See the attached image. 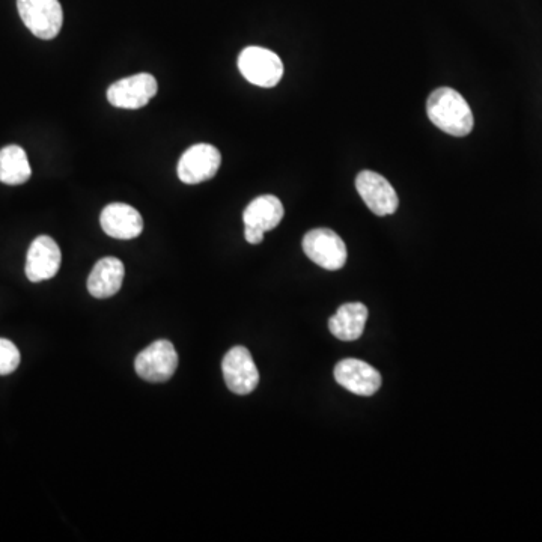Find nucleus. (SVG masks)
<instances>
[{
    "label": "nucleus",
    "mask_w": 542,
    "mask_h": 542,
    "mask_svg": "<svg viewBox=\"0 0 542 542\" xmlns=\"http://www.w3.org/2000/svg\"><path fill=\"white\" fill-rule=\"evenodd\" d=\"M427 113L430 121L440 130L457 138H464L472 133V109L460 92L452 88H439L431 92L427 101Z\"/></svg>",
    "instance_id": "1"
},
{
    "label": "nucleus",
    "mask_w": 542,
    "mask_h": 542,
    "mask_svg": "<svg viewBox=\"0 0 542 542\" xmlns=\"http://www.w3.org/2000/svg\"><path fill=\"white\" fill-rule=\"evenodd\" d=\"M238 70L247 82L261 88H273L284 76L281 58L264 47H246L238 56Z\"/></svg>",
    "instance_id": "2"
},
{
    "label": "nucleus",
    "mask_w": 542,
    "mask_h": 542,
    "mask_svg": "<svg viewBox=\"0 0 542 542\" xmlns=\"http://www.w3.org/2000/svg\"><path fill=\"white\" fill-rule=\"evenodd\" d=\"M17 10L26 28L40 40H53L61 32L64 11L59 0H17Z\"/></svg>",
    "instance_id": "3"
},
{
    "label": "nucleus",
    "mask_w": 542,
    "mask_h": 542,
    "mask_svg": "<svg viewBox=\"0 0 542 542\" xmlns=\"http://www.w3.org/2000/svg\"><path fill=\"white\" fill-rule=\"evenodd\" d=\"M178 368V353L172 342L156 341L138 354L134 369L139 377L150 383H166Z\"/></svg>",
    "instance_id": "4"
},
{
    "label": "nucleus",
    "mask_w": 542,
    "mask_h": 542,
    "mask_svg": "<svg viewBox=\"0 0 542 542\" xmlns=\"http://www.w3.org/2000/svg\"><path fill=\"white\" fill-rule=\"evenodd\" d=\"M306 256L321 268L329 271L341 270L347 262V246L332 229H312L303 238Z\"/></svg>",
    "instance_id": "5"
},
{
    "label": "nucleus",
    "mask_w": 542,
    "mask_h": 542,
    "mask_svg": "<svg viewBox=\"0 0 542 542\" xmlns=\"http://www.w3.org/2000/svg\"><path fill=\"white\" fill-rule=\"evenodd\" d=\"M159 91L156 77L148 73L136 74L118 80L107 89V100L119 109H142Z\"/></svg>",
    "instance_id": "6"
},
{
    "label": "nucleus",
    "mask_w": 542,
    "mask_h": 542,
    "mask_svg": "<svg viewBox=\"0 0 542 542\" xmlns=\"http://www.w3.org/2000/svg\"><path fill=\"white\" fill-rule=\"evenodd\" d=\"M222 165V154L213 145L190 147L178 162V178L184 184H201L216 177Z\"/></svg>",
    "instance_id": "7"
},
{
    "label": "nucleus",
    "mask_w": 542,
    "mask_h": 542,
    "mask_svg": "<svg viewBox=\"0 0 542 542\" xmlns=\"http://www.w3.org/2000/svg\"><path fill=\"white\" fill-rule=\"evenodd\" d=\"M226 386L235 395H249L259 383V372L252 354L246 347H234L222 362Z\"/></svg>",
    "instance_id": "8"
},
{
    "label": "nucleus",
    "mask_w": 542,
    "mask_h": 542,
    "mask_svg": "<svg viewBox=\"0 0 542 542\" xmlns=\"http://www.w3.org/2000/svg\"><path fill=\"white\" fill-rule=\"evenodd\" d=\"M356 189L375 216H389L398 210L399 199L395 189L377 172H360L356 178Z\"/></svg>",
    "instance_id": "9"
},
{
    "label": "nucleus",
    "mask_w": 542,
    "mask_h": 542,
    "mask_svg": "<svg viewBox=\"0 0 542 542\" xmlns=\"http://www.w3.org/2000/svg\"><path fill=\"white\" fill-rule=\"evenodd\" d=\"M62 253L58 243L49 235H40L32 241L26 258V276L29 281L43 282L55 278L61 268Z\"/></svg>",
    "instance_id": "10"
},
{
    "label": "nucleus",
    "mask_w": 542,
    "mask_h": 542,
    "mask_svg": "<svg viewBox=\"0 0 542 542\" xmlns=\"http://www.w3.org/2000/svg\"><path fill=\"white\" fill-rule=\"evenodd\" d=\"M335 380L348 392L360 396L375 395L381 387L380 372L359 359L341 360L335 366Z\"/></svg>",
    "instance_id": "11"
},
{
    "label": "nucleus",
    "mask_w": 542,
    "mask_h": 542,
    "mask_svg": "<svg viewBox=\"0 0 542 542\" xmlns=\"http://www.w3.org/2000/svg\"><path fill=\"white\" fill-rule=\"evenodd\" d=\"M101 228L109 237L118 240H133L138 238L144 231V219L141 213L131 205L115 204L107 205L100 216Z\"/></svg>",
    "instance_id": "12"
},
{
    "label": "nucleus",
    "mask_w": 542,
    "mask_h": 542,
    "mask_svg": "<svg viewBox=\"0 0 542 542\" xmlns=\"http://www.w3.org/2000/svg\"><path fill=\"white\" fill-rule=\"evenodd\" d=\"M125 268L122 261L113 256L100 259L88 278V291L95 299H109L121 290Z\"/></svg>",
    "instance_id": "13"
},
{
    "label": "nucleus",
    "mask_w": 542,
    "mask_h": 542,
    "mask_svg": "<svg viewBox=\"0 0 542 542\" xmlns=\"http://www.w3.org/2000/svg\"><path fill=\"white\" fill-rule=\"evenodd\" d=\"M368 308L362 303H347L329 320V330L339 341H357L363 335Z\"/></svg>",
    "instance_id": "14"
},
{
    "label": "nucleus",
    "mask_w": 542,
    "mask_h": 542,
    "mask_svg": "<svg viewBox=\"0 0 542 542\" xmlns=\"http://www.w3.org/2000/svg\"><path fill=\"white\" fill-rule=\"evenodd\" d=\"M284 205L276 196L264 195L253 199L243 213L244 226L271 231L284 219Z\"/></svg>",
    "instance_id": "15"
},
{
    "label": "nucleus",
    "mask_w": 542,
    "mask_h": 542,
    "mask_svg": "<svg viewBox=\"0 0 542 542\" xmlns=\"http://www.w3.org/2000/svg\"><path fill=\"white\" fill-rule=\"evenodd\" d=\"M31 175L28 154L22 147L8 145L0 150V183L19 186L25 184Z\"/></svg>",
    "instance_id": "16"
},
{
    "label": "nucleus",
    "mask_w": 542,
    "mask_h": 542,
    "mask_svg": "<svg viewBox=\"0 0 542 542\" xmlns=\"http://www.w3.org/2000/svg\"><path fill=\"white\" fill-rule=\"evenodd\" d=\"M20 351L13 342L0 338V375L13 374L20 365Z\"/></svg>",
    "instance_id": "17"
},
{
    "label": "nucleus",
    "mask_w": 542,
    "mask_h": 542,
    "mask_svg": "<svg viewBox=\"0 0 542 542\" xmlns=\"http://www.w3.org/2000/svg\"><path fill=\"white\" fill-rule=\"evenodd\" d=\"M265 232H262L261 229L250 228V226H244V238H246L247 243L250 244H259L264 240Z\"/></svg>",
    "instance_id": "18"
}]
</instances>
